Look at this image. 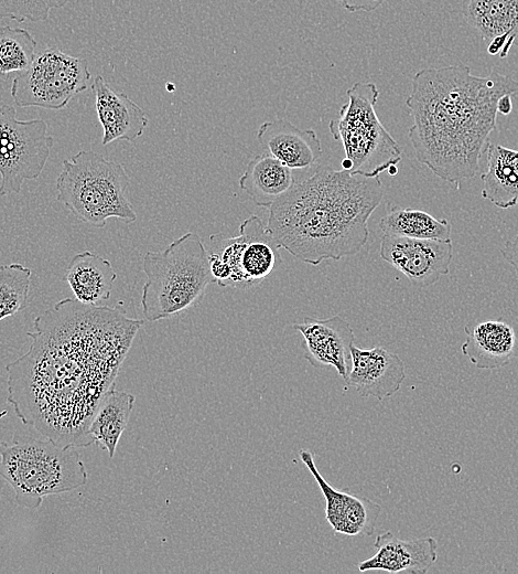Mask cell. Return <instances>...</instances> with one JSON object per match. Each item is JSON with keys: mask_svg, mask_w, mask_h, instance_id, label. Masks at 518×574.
Listing matches in <instances>:
<instances>
[{"mask_svg": "<svg viewBox=\"0 0 518 574\" xmlns=\"http://www.w3.org/2000/svg\"><path fill=\"white\" fill-rule=\"evenodd\" d=\"M378 226L382 235L413 238L449 240L451 224L446 219H436L425 211L389 205Z\"/></svg>", "mask_w": 518, "mask_h": 574, "instance_id": "24", "label": "cell"}, {"mask_svg": "<svg viewBox=\"0 0 518 574\" xmlns=\"http://www.w3.org/2000/svg\"><path fill=\"white\" fill-rule=\"evenodd\" d=\"M67 0H0V19L18 22H39L48 18L52 9L62 8Z\"/></svg>", "mask_w": 518, "mask_h": 574, "instance_id": "27", "label": "cell"}, {"mask_svg": "<svg viewBox=\"0 0 518 574\" xmlns=\"http://www.w3.org/2000/svg\"><path fill=\"white\" fill-rule=\"evenodd\" d=\"M166 89L169 92H173L174 91V85L173 84H166Z\"/></svg>", "mask_w": 518, "mask_h": 574, "instance_id": "31", "label": "cell"}, {"mask_svg": "<svg viewBox=\"0 0 518 574\" xmlns=\"http://www.w3.org/2000/svg\"><path fill=\"white\" fill-rule=\"evenodd\" d=\"M250 3H256L258 0H248Z\"/></svg>", "mask_w": 518, "mask_h": 574, "instance_id": "32", "label": "cell"}, {"mask_svg": "<svg viewBox=\"0 0 518 574\" xmlns=\"http://www.w3.org/2000/svg\"><path fill=\"white\" fill-rule=\"evenodd\" d=\"M299 456L325 498V517L333 530L350 536L371 535L381 511L380 506L368 498L333 488L320 474L307 449H301Z\"/></svg>", "mask_w": 518, "mask_h": 574, "instance_id": "13", "label": "cell"}, {"mask_svg": "<svg viewBox=\"0 0 518 574\" xmlns=\"http://www.w3.org/2000/svg\"><path fill=\"white\" fill-rule=\"evenodd\" d=\"M510 94H505L499 97L497 102V113L501 115H508L512 110V102Z\"/></svg>", "mask_w": 518, "mask_h": 574, "instance_id": "30", "label": "cell"}, {"mask_svg": "<svg viewBox=\"0 0 518 574\" xmlns=\"http://www.w3.org/2000/svg\"><path fill=\"white\" fill-rule=\"evenodd\" d=\"M384 199L379 177L320 167L269 208L267 227L281 248L316 266L358 253Z\"/></svg>", "mask_w": 518, "mask_h": 574, "instance_id": "3", "label": "cell"}, {"mask_svg": "<svg viewBox=\"0 0 518 574\" xmlns=\"http://www.w3.org/2000/svg\"><path fill=\"white\" fill-rule=\"evenodd\" d=\"M90 77L86 59L48 47L35 55L29 68L14 76L10 94L18 107L58 110L88 88Z\"/></svg>", "mask_w": 518, "mask_h": 574, "instance_id": "9", "label": "cell"}, {"mask_svg": "<svg viewBox=\"0 0 518 574\" xmlns=\"http://www.w3.org/2000/svg\"><path fill=\"white\" fill-rule=\"evenodd\" d=\"M0 477L13 489L15 501L36 509L43 498L85 486L88 475L76 447L44 437L14 434L0 443Z\"/></svg>", "mask_w": 518, "mask_h": 574, "instance_id": "4", "label": "cell"}, {"mask_svg": "<svg viewBox=\"0 0 518 574\" xmlns=\"http://www.w3.org/2000/svg\"><path fill=\"white\" fill-rule=\"evenodd\" d=\"M147 280L142 287L141 307L148 321L170 318L201 299L206 287L216 283L209 253L201 237L186 232L159 252L143 256Z\"/></svg>", "mask_w": 518, "mask_h": 574, "instance_id": "5", "label": "cell"}, {"mask_svg": "<svg viewBox=\"0 0 518 574\" xmlns=\"http://www.w3.org/2000/svg\"><path fill=\"white\" fill-rule=\"evenodd\" d=\"M380 257L417 287H429L449 275L453 245L449 240L382 235Z\"/></svg>", "mask_w": 518, "mask_h": 574, "instance_id": "11", "label": "cell"}, {"mask_svg": "<svg viewBox=\"0 0 518 574\" xmlns=\"http://www.w3.org/2000/svg\"><path fill=\"white\" fill-rule=\"evenodd\" d=\"M466 339L462 352L478 369L495 370L518 359V337L515 329L500 320L465 326Z\"/></svg>", "mask_w": 518, "mask_h": 574, "instance_id": "19", "label": "cell"}, {"mask_svg": "<svg viewBox=\"0 0 518 574\" xmlns=\"http://www.w3.org/2000/svg\"><path fill=\"white\" fill-rule=\"evenodd\" d=\"M500 253L504 258L514 267L518 276V232L511 240H507Z\"/></svg>", "mask_w": 518, "mask_h": 574, "instance_id": "29", "label": "cell"}, {"mask_svg": "<svg viewBox=\"0 0 518 574\" xmlns=\"http://www.w3.org/2000/svg\"><path fill=\"white\" fill-rule=\"evenodd\" d=\"M257 139L262 148L290 169L312 167L322 156L321 141L312 129H300L285 119L265 121Z\"/></svg>", "mask_w": 518, "mask_h": 574, "instance_id": "18", "label": "cell"}, {"mask_svg": "<svg viewBox=\"0 0 518 574\" xmlns=\"http://www.w3.org/2000/svg\"><path fill=\"white\" fill-rule=\"evenodd\" d=\"M116 278L111 263L89 251L74 255L65 274L75 299L94 306L110 298Z\"/></svg>", "mask_w": 518, "mask_h": 574, "instance_id": "20", "label": "cell"}, {"mask_svg": "<svg viewBox=\"0 0 518 574\" xmlns=\"http://www.w3.org/2000/svg\"><path fill=\"white\" fill-rule=\"evenodd\" d=\"M209 253L213 276L220 287L248 288L267 278L281 262L278 242L261 219L250 215L239 225V233L216 238Z\"/></svg>", "mask_w": 518, "mask_h": 574, "instance_id": "8", "label": "cell"}, {"mask_svg": "<svg viewBox=\"0 0 518 574\" xmlns=\"http://www.w3.org/2000/svg\"><path fill=\"white\" fill-rule=\"evenodd\" d=\"M31 276V269L22 264L0 265V321L26 307Z\"/></svg>", "mask_w": 518, "mask_h": 574, "instance_id": "25", "label": "cell"}, {"mask_svg": "<svg viewBox=\"0 0 518 574\" xmlns=\"http://www.w3.org/2000/svg\"><path fill=\"white\" fill-rule=\"evenodd\" d=\"M142 325L116 308L58 301L34 320L29 350L6 365L7 402L54 443L91 445L90 421Z\"/></svg>", "mask_w": 518, "mask_h": 574, "instance_id": "1", "label": "cell"}, {"mask_svg": "<svg viewBox=\"0 0 518 574\" xmlns=\"http://www.w3.org/2000/svg\"><path fill=\"white\" fill-rule=\"evenodd\" d=\"M95 93V107L102 128L101 145L117 140L134 141L142 136L148 116L144 110L123 93H117L97 75L90 85Z\"/></svg>", "mask_w": 518, "mask_h": 574, "instance_id": "15", "label": "cell"}, {"mask_svg": "<svg viewBox=\"0 0 518 574\" xmlns=\"http://www.w3.org/2000/svg\"><path fill=\"white\" fill-rule=\"evenodd\" d=\"M62 166L56 200L78 221L102 228L110 217L126 224L137 220L126 195L130 178L121 163L91 150H79Z\"/></svg>", "mask_w": 518, "mask_h": 574, "instance_id": "6", "label": "cell"}, {"mask_svg": "<svg viewBox=\"0 0 518 574\" xmlns=\"http://www.w3.org/2000/svg\"><path fill=\"white\" fill-rule=\"evenodd\" d=\"M293 328L303 337L304 357L316 368L333 366L346 380L352 365L353 328L341 316L326 319L306 317Z\"/></svg>", "mask_w": 518, "mask_h": 574, "instance_id": "12", "label": "cell"}, {"mask_svg": "<svg viewBox=\"0 0 518 574\" xmlns=\"http://www.w3.org/2000/svg\"><path fill=\"white\" fill-rule=\"evenodd\" d=\"M293 184L292 169L267 151L250 159L239 178L240 189L256 205L267 209Z\"/></svg>", "mask_w": 518, "mask_h": 574, "instance_id": "21", "label": "cell"}, {"mask_svg": "<svg viewBox=\"0 0 518 574\" xmlns=\"http://www.w3.org/2000/svg\"><path fill=\"white\" fill-rule=\"evenodd\" d=\"M348 97L328 129L342 142V168L352 174L379 177L401 161V148L379 120L375 106L379 91L374 83L357 82L346 91Z\"/></svg>", "mask_w": 518, "mask_h": 574, "instance_id": "7", "label": "cell"}, {"mask_svg": "<svg viewBox=\"0 0 518 574\" xmlns=\"http://www.w3.org/2000/svg\"><path fill=\"white\" fill-rule=\"evenodd\" d=\"M487 169L482 174V196L500 209L518 203V151L488 142Z\"/></svg>", "mask_w": 518, "mask_h": 574, "instance_id": "23", "label": "cell"}, {"mask_svg": "<svg viewBox=\"0 0 518 574\" xmlns=\"http://www.w3.org/2000/svg\"><path fill=\"white\" fill-rule=\"evenodd\" d=\"M374 545L376 553L358 563L360 572L424 574L438 559V542L432 536L403 540L386 531L377 535Z\"/></svg>", "mask_w": 518, "mask_h": 574, "instance_id": "17", "label": "cell"}, {"mask_svg": "<svg viewBox=\"0 0 518 574\" xmlns=\"http://www.w3.org/2000/svg\"><path fill=\"white\" fill-rule=\"evenodd\" d=\"M462 12L486 42L489 55L505 59L518 45V0H464Z\"/></svg>", "mask_w": 518, "mask_h": 574, "instance_id": "16", "label": "cell"}, {"mask_svg": "<svg viewBox=\"0 0 518 574\" xmlns=\"http://www.w3.org/2000/svg\"><path fill=\"white\" fill-rule=\"evenodd\" d=\"M134 395L116 390V383L100 400L87 435L93 444H97L112 458L118 442L126 429L133 408Z\"/></svg>", "mask_w": 518, "mask_h": 574, "instance_id": "22", "label": "cell"}, {"mask_svg": "<svg viewBox=\"0 0 518 574\" xmlns=\"http://www.w3.org/2000/svg\"><path fill=\"white\" fill-rule=\"evenodd\" d=\"M352 365L345 380L363 397L379 401L396 394L406 379L404 363L396 353L381 347L360 349L352 346Z\"/></svg>", "mask_w": 518, "mask_h": 574, "instance_id": "14", "label": "cell"}, {"mask_svg": "<svg viewBox=\"0 0 518 574\" xmlns=\"http://www.w3.org/2000/svg\"><path fill=\"white\" fill-rule=\"evenodd\" d=\"M47 125L17 118L15 107L0 106V196L19 193L25 181L42 173L53 147Z\"/></svg>", "mask_w": 518, "mask_h": 574, "instance_id": "10", "label": "cell"}, {"mask_svg": "<svg viewBox=\"0 0 518 574\" xmlns=\"http://www.w3.org/2000/svg\"><path fill=\"white\" fill-rule=\"evenodd\" d=\"M36 41L22 28H0V74L23 72L35 57Z\"/></svg>", "mask_w": 518, "mask_h": 574, "instance_id": "26", "label": "cell"}, {"mask_svg": "<svg viewBox=\"0 0 518 574\" xmlns=\"http://www.w3.org/2000/svg\"><path fill=\"white\" fill-rule=\"evenodd\" d=\"M518 93V82L492 71L474 75L464 64L423 68L406 99L417 160L456 189L474 178L488 137L496 129L497 102Z\"/></svg>", "mask_w": 518, "mask_h": 574, "instance_id": "2", "label": "cell"}, {"mask_svg": "<svg viewBox=\"0 0 518 574\" xmlns=\"http://www.w3.org/2000/svg\"><path fill=\"white\" fill-rule=\"evenodd\" d=\"M338 2L349 12H371L378 9L386 0H330Z\"/></svg>", "mask_w": 518, "mask_h": 574, "instance_id": "28", "label": "cell"}]
</instances>
